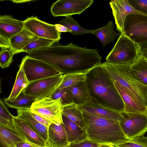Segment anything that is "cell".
I'll list each match as a JSON object with an SVG mask.
<instances>
[{
    "mask_svg": "<svg viewBox=\"0 0 147 147\" xmlns=\"http://www.w3.org/2000/svg\"><path fill=\"white\" fill-rule=\"evenodd\" d=\"M32 114L34 117L39 122L45 126L48 127L52 123L50 121L40 115L32 113Z\"/></svg>",
    "mask_w": 147,
    "mask_h": 147,
    "instance_id": "f35d334b",
    "label": "cell"
},
{
    "mask_svg": "<svg viewBox=\"0 0 147 147\" xmlns=\"http://www.w3.org/2000/svg\"><path fill=\"white\" fill-rule=\"evenodd\" d=\"M0 47H6L11 48L9 40L0 36Z\"/></svg>",
    "mask_w": 147,
    "mask_h": 147,
    "instance_id": "b9f144b4",
    "label": "cell"
},
{
    "mask_svg": "<svg viewBox=\"0 0 147 147\" xmlns=\"http://www.w3.org/2000/svg\"><path fill=\"white\" fill-rule=\"evenodd\" d=\"M48 144L50 147H62L70 144L63 122L52 123L49 126Z\"/></svg>",
    "mask_w": 147,
    "mask_h": 147,
    "instance_id": "e0dca14e",
    "label": "cell"
},
{
    "mask_svg": "<svg viewBox=\"0 0 147 147\" xmlns=\"http://www.w3.org/2000/svg\"><path fill=\"white\" fill-rule=\"evenodd\" d=\"M0 116L5 119L10 120H13V117L1 99H0Z\"/></svg>",
    "mask_w": 147,
    "mask_h": 147,
    "instance_id": "8d00e7d4",
    "label": "cell"
},
{
    "mask_svg": "<svg viewBox=\"0 0 147 147\" xmlns=\"http://www.w3.org/2000/svg\"><path fill=\"white\" fill-rule=\"evenodd\" d=\"M51 97L54 99L61 98L64 107L69 104H73L68 88H57Z\"/></svg>",
    "mask_w": 147,
    "mask_h": 147,
    "instance_id": "d6a6232c",
    "label": "cell"
},
{
    "mask_svg": "<svg viewBox=\"0 0 147 147\" xmlns=\"http://www.w3.org/2000/svg\"><path fill=\"white\" fill-rule=\"evenodd\" d=\"M86 81L90 102L119 112L124 111L123 101L101 65L87 72Z\"/></svg>",
    "mask_w": 147,
    "mask_h": 147,
    "instance_id": "7a4b0ae2",
    "label": "cell"
},
{
    "mask_svg": "<svg viewBox=\"0 0 147 147\" xmlns=\"http://www.w3.org/2000/svg\"><path fill=\"white\" fill-rule=\"evenodd\" d=\"M28 53L52 65L63 75L87 72L102 64V57L97 49L80 47L72 42L63 45L56 41L49 46Z\"/></svg>",
    "mask_w": 147,
    "mask_h": 147,
    "instance_id": "6da1fadb",
    "label": "cell"
},
{
    "mask_svg": "<svg viewBox=\"0 0 147 147\" xmlns=\"http://www.w3.org/2000/svg\"><path fill=\"white\" fill-rule=\"evenodd\" d=\"M20 66L29 82L62 74L52 65L28 55L22 58Z\"/></svg>",
    "mask_w": 147,
    "mask_h": 147,
    "instance_id": "8992f818",
    "label": "cell"
},
{
    "mask_svg": "<svg viewBox=\"0 0 147 147\" xmlns=\"http://www.w3.org/2000/svg\"><path fill=\"white\" fill-rule=\"evenodd\" d=\"M13 121L15 130L27 142L35 147H49L46 143L26 122L13 116Z\"/></svg>",
    "mask_w": 147,
    "mask_h": 147,
    "instance_id": "9a60e30c",
    "label": "cell"
},
{
    "mask_svg": "<svg viewBox=\"0 0 147 147\" xmlns=\"http://www.w3.org/2000/svg\"><path fill=\"white\" fill-rule=\"evenodd\" d=\"M86 73H76L63 75L61 84L58 88H67L82 82L86 81Z\"/></svg>",
    "mask_w": 147,
    "mask_h": 147,
    "instance_id": "f546056e",
    "label": "cell"
},
{
    "mask_svg": "<svg viewBox=\"0 0 147 147\" xmlns=\"http://www.w3.org/2000/svg\"><path fill=\"white\" fill-rule=\"evenodd\" d=\"M93 2V0H59L53 4L50 11L54 17L79 15Z\"/></svg>",
    "mask_w": 147,
    "mask_h": 147,
    "instance_id": "8fae6325",
    "label": "cell"
},
{
    "mask_svg": "<svg viewBox=\"0 0 147 147\" xmlns=\"http://www.w3.org/2000/svg\"><path fill=\"white\" fill-rule=\"evenodd\" d=\"M130 64H118L106 61L102 64L113 81L128 89L147 106V86L139 81L130 70Z\"/></svg>",
    "mask_w": 147,
    "mask_h": 147,
    "instance_id": "277c9868",
    "label": "cell"
},
{
    "mask_svg": "<svg viewBox=\"0 0 147 147\" xmlns=\"http://www.w3.org/2000/svg\"><path fill=\"white\" fill-rule=\"evenodd\" d=\"M4 102L10 108L17 109H30L32 103L36 100L33 96L24 94L22 92L14 100H11L4 99Z\"/></svg>",
    "mask_w": 147,
    "mask_h": 147,
    "instance_id": "83f0119b",
    "label": "cell"
},
{
    "mask_svg": "<svg viewBox=\"0 0 147 147\" xmlns=\"http://www.w3.org/2000/svg\"><path fill=\"white\" fill-rule=\"evenodd\" d=\"M98 147H115L114 145L109 144H102Z\"/></svg>",
    "mask_w": 147,
    "mask_h": 147,
    "instance_id": "ee69618b",
    "label": "cell"
},
{
    "mask_svg": "<svg viewBox=\"0 0 147 147\" xmlns=\"http://www.w3.org/2000/svg\"><path fill=\"white\" fill-rule=\"evenodd\" d=\"M55 41H56L54 40L40 37L26 45L22 49L21 52L28 53L35 50L46 47L51 45Z\"/></svg>",
    "mask_w": 147,
    "mask_h": 147,
    "instance_id": "4dcf8cb0",
    "label": "cell"
},
{
    "mask_svg": "<svg viewBox=\"0 0 147 147\" xmlns=\"http://www.w3.org/2000/svg\"><path fill=\"white\" fill-rule=\"evenodd\" d=\"M139 54L147 59V42L137 44Z\"/></svg>",
    "mask_w": 147,
    "mask_h": 147,
    "instance_id": "74e56055",
    "label": "cell"
},
{
    "mask_svg": "<svg viewBox=\"0 0 147 147\" xmlns=\"http://www.w3.org/2000/svg\"><path fill=\"white\" fill-rule=\"evenodd\" d=\"M139 55L137 44L122 33L106 60L110 63L131 64L136 62Z\"/></svg>",
    "mask_w": 147,
    "mask_h": 147,
    "instance_id": "5b68a950",
    "label": "cell"
},
{
    "mask_svg": "<svg viewBox=\"0 0 147 147\" xmlns=\"http://www.w3.org/2000/svg\"><path fill=\"white\" fill-rule=\"evenodd\" d=\"M114 146L115 147H147V137L143 136Z\"/></svg>",
    "mask_w": 147,
    "mask_h": 147,
    "instance_id": "836d02e7",
    "label": "cell"
},
{
    "mask_svg": "<svg viewBox=\"0 0 147 147\" xmlns=\"http://www.w3.org/2000/svg\"><path fill=\"white\" fill-rule=\"evenodd\" d=\"M123 34L136 44L147 42V16L139 14L127 16Z\"/></svg>",
    "mask_w": 147,
    "mask_h": 147,
    "instance_id": "30bf717a",
    "label": "cell"
},
{
    "mask_svg": "<svg viewBox=\"0 0 147 147\" xmlns=\"http://www.w3.org/2000/svg\"><path fill=\"white\" fill-rule=\"evenodd\" d=\"M54 25L56 30L59 32H69L70 33L71 32V31L69 29L63 25L57 24Z\"/></svg>",
    "mask_w": 147,
    "mask_h": 147,
    "instance_id": "60d3db41",
    "label": "cell"
},
{
    "mask_svg": "<svg viewBox=\"0 0 147 147\" xmlns=\"http://www.w3.org/2000/svg\"><path fill=\"white\" fill-rule=\"evenodd\" d=\"M145 59L146 60V61H147V59Z\"/></svg>",
    "mask_w": 147,
    "mask_h": 147,
    "instance_id": "bcb514c9",
    "label": "cell"
},
{
    "mask_svg": "<svg viewBox=\"0 0 147 147\" xmlns=\"http://www.w3.org/2000/svg\"><path fill=\"white\" fill-rule=\"evenodd\" d=\"M23 21L24 27L39 38L57 41L61 38V33L57 31L54 25L43 22L38 17L32 16Z\"/></svg>",
    "mask_w": 147,
    "mask_h": 147,
    "instance_id": "7c38bea8",
    "label": "cell"
},
{
    "mask_svg": "<svg viewBox=\"0 0 147 147\" xmlns=\"http://www.w3.org/2000/svg\"><path fill=\"white\" fill-rule=\"evenodd\" d=\"M113 82L123 101L124 112L147 114V106L134 94L117 82Z\"/></svg>",
    "mask_w": 147,
    "mask_h": 147,
    "instance_id": "5bb4252c",
    "label": "cell"
},
{
    "mask_svg": "<svg viewBox=\"0 0 147 147\" xmlns=\"http://www.w3.org/2000/svg\"><path fill=\"white\" fill-rule=\"evenodd\" d=\"M0 123L10 128L15 129L13 120L6 119L0 116Z\"/></svg>",
    "mask_w": 147,
    "mask_h": 147,
    "instance_id": "ab89813d",
    "label": "cell"
},
{
    "mask_svg": "<svg viewBox=\"0 0 147 147\" xmlns=\"http://www.w3.org/2000/svg\"><path fill=\"white\" fill-rule=\"evenodd\" d=\"M39 38L24 27L20 32L9 40L10 47L15 54L21 52L26 45Z\"/></svg>",
    "mask_w": 147,
    "mask_h": 147,
    "instance_id": "44dd1931",
    "label": "cell"
},
{
    "mask_svg": "<svg viewBox=\"0 0 147 147\" xmlns=\"http://www.w3.org/2000/svg\"><path fill=\"white\" fill-rule=\"evenodd\" d=\"M128 1L133 8L147 16V0H128Z\"/></svg>",
    "mask_w": 147,
    "mask_h": 147,
    "instance_id": "e575fe53",
    "label": "cell"
},
{
    "mask_svg": "<svg viewBox=\"0 0 147 147\" xmlns=\"http://www.w3.org/2000/svg\"><path fill=\"white\" fill-rule=\"evenodd\" d=\"M62 147H70V145H69H69L66 146H63Z\"/></svg>",
    "mask_w": 147,
    "mask_h": 147,
    "instance_id": "f6af8a7d",
    "label": "cell"
},
{
    "mask_svg": "<svg viewBox=\"0 0 147 147\" xmlns=\"http://www.w3.org/2000/svg\"><path fill=\"white\" fill-rule=\"evenodd\" d=\"M70 96L74 104L82 105L91 101V98L86 81L68 88Z\"/></svg>",
    "mask_w": 147,
    "mask_h": 147,
    "instance_id": "7402d4cb",
    "label": "cell"
},
{
    "mask_svg": "<svg viewBox=\"0 0 147 147\" xmlns=\"http://www.w3.org/2000/svg\"><path fill=\"white\" fill-rule=\"evenodd\" d=\"M24 27L23 21L15 19L11 15L0 16V36L9 40Z\"/></svg>",
    "mask_w": 147,
    "mask_h": 147,
    "instance_id": "2e32d148",
    "label": "cell"
},
{
    "mask_svg": "<svg viewBox=\"0 0 147 147\" xmlns=\"http://www.w3.org/2000/svg\"><path fill=\"white\" fill-rule=\"evenodd\" d=\"M17 117L27 123L48 145V127L39 122L33 116L30 109H17Z\"/></svg>",
    "mask_w": 147,
    "mask_h": 147,
    "instance_id": "d6986e66",
    "label": "cell"
},
{
    "mask_svg": "<svg viewBox=\"0 0 147 147\" xmlns=\"http://www.w3.org/2000/svg\"><path fill=\"white\" fill-rule=\"evenodd\" d=\"M81 110H85L102 118L119 120L122 117L121 113L108 109L91 102L77 105Z\"/></svg>",
    "mask_w": 147,
    "mask_h": 147,
    "instance_id": "ac0fdd59",
    "label": "cell"
},
{
    "mask_svg": "<svg viewBox=\"0 0 147 147\" xmlns=\"http://www.w3.org/2000/svg\"><path fill=\"white\" fill-rule=\"evenodd\" d=\"M120 127L129 139L144 136L147 132V114L121 112Z\"/></svg>",
    "mask_w": 147,
    "mask_h": 147,
    "instance_id": "ba28073f",
    "label": "cell"
},
{
    "mask_svg": "<svg viewBox=\"0 0 147 147\" xmlns=\"http://www.w3.org/2000/svg\"><path fill=\"white\" fill-rule=\"evenodd\" d=\"M58 24L63 25L71 31L70 34L79 35L87 34H92L94 30H89L81 26L78 22L71 16L66 17L59 21Z\"/></svg>",
    "mask_w": 147,
    "mask_h": 147,
    "instance_id": "f1b7e54d",
    "label": "cell"
},
{
    "mask_svg": "<svg viewBox=\"0 0 147 147\" xmlns=\"http://www.w3.org/2000/svg\"><path fill=\"white\" fill-rule=\"evenodd\" d=\"M130 70L139 81L147 86V61L140 54L136 62L131 64Z\"/></svg>",
    "mask_w": 147,
    "mask_h": 147,
    "instance_id": "d4e9b609",
    "label": "cell"
},
{
    "mask_svg": "<svg viewBox=\"0 0 147 147\" xmlns=\"http://www.w3.org/2000/svg\"><path fill=\"white\" fill-rule=\"evenodd\" d=\"M26 142L15 129L0 123V147H16L17 143Z\"/></svg>",
    "mask_w": 147,
    "mask_h": 147,
    "instance_id": "603a6c76",
    "label": "cell"
},
{
    "mask_svg": "<svg viewBox=\"0 0 147 147\" xmlns=\"http://www.w3.org/2000/svg\"><path fill=\"white\" fill-rule=\"evenodd\" d=\"M62 119L69 144L78 142L88 138L86 130L64 115H62Z\"/></svg>",
    "mask_w": 147,
    "mask_h": 147,
    "instance_id": "ffe728a7",
    "label": "cell"
},
{
    "mask_svg": "<svg viewBox=\"0 0 147 147\" xmlns=\"http://www.w3.org/2000/svg\"><path fill=\"white\" fill-rule=\"evenodd\" d=\"M101 144L88 138L81 142L70 144V147H98Z\"/></svg>",
    "mask_w": 147,
    "mask_h": 147,
    "instance_id": "d590c367",
    "label": "cell"
},
{
    "mask_svg": "<svg viewBox=\"0 0 147 147\" xmlns=\"http://www.w3.org/2000/svg\"><path fill=\"white\" fill-rule=\"evenodd\" d=\"M16 147H35L26 142H23L17 143Z\"/></svg>",
    "mask_w": 147,
    "mask_h": 147,
    "instance_id": "7bdbcfd3",
    "label": "cell"
},
{
    "mask_svg": "<svg viewBox=\"0 0 147 147\" xmlns=\"http://www.w3.org/2000/svg\"><path fill=\"white\" fill-rule=\"evenodd\" d=\"M109 3L116 25L117 30L121 34L123 33L124 22L127 16L134 14L147 16L133 8L129 4L128 0H112Z\"/></svg>",
    "mask_w": 147,
    "mask_h": 147,
    "instance_id": "4fadbf2b",
    "label": "cell"
},
{
    "mask_svg": "<svg viewBox=\"0 0 147 147\" xmlns=\"http://www.w3.org/2000/svg\"><path fill=\"white\" fill-rule=\"evenodd\" d=\"M62 115L66 116L82 129L86 130L87 127L83 119L82 111L78 108L77 105L72 103L64 106Z\"/></svg>",
    "mask_w": 147,
    "mask_h": 147,
    "instance_id": "484cf974",
    "label": "cell"
},
{
    "mask_svg": "<svg viewBox=\"0 0 147 147\" xmlns=\"http://www.w3.org/2000/svg\"><path fill=\"white\" fill-rule=\"evenodd\" d=\"M63 78L61 74L29 82L22 92L35 97L36 100L51 96L61 84Z\"/></svg>",
    "mask_w": 147,
    "mask_h": 147,
    "instance_id": "9c48e42d",
    "label": "cell"
},
{
    "mask_svg": "<svg viewBox=\"0 0 147 147\" xmlns=\"http://www.w3.org/2000/svg\"><path fill=\"white\" fill-rule=\"evenodd\" d=\"M15 83L9 96L7 99L13 100L22 92L28 86L29 83L21 66H19Z\"/></svg>",
    "mask_w": 147,
    "mask_h": 147,
    "instance_id": "4316f807",
    "label": "cell"
},
{
    "mask_svg": "<svg viewBox=\"0 0 147 147\" xmlns=\"http://www.w3.org/2000/svg\"><path fill=\"white\" fill-rule=\"evenodd\" d=\"M63 107L61 98L54 99L49 96L36 100L32 103L30 109L32 113L57 124L63 123Z\"/></svg>",
    "mask_w": 147,
    "mask_h": 147,
    "instance_id": "52a82bcc",
    "label": "cell"
},
{
    "mask_svg": "<svg viewBox=\"0 0 147 147\" xmlns=\"http://www.w3.org/2000/svg\"><path fill=\"white\" fill-rule=\"evenodd\" d=\"M114 28L113 22L110 20L104 26L94 29L92 34L96 36L104 47L107 44L114 41L121 34V33H116Z\"/></svg>",
    "mask_w": 147,
    "mask_h": 147,
    "instance_id": "cb8c5ba5",
    "label": "cell"
},
{
    "mask_svg": "<svg viewBox=\"0 0 147 147\" xmlns=\"http://www.w3.org/2000/svg\"><path fill=\"white\" fill-rule=\"evenodd\" d=\"M82 111L88 139L101 144L113 145L130 140L123 132L119 120L102 118L85 110Z\"/></svg>",
    "mask_w": 147,
    "mask_h": 147,
    "instance_id": "3957f363",
    "label": "cell"
},
{
    "mask_svg": "<svg viewBox=\"0 0 147 147\" xmlns=\"http://www.w3.org/2000/svg\"><path fill=\"white\" fill-rule=\"evenodd\" d=\"M0 52V66L2 69L8 67L13 61V57L15 54L10 48L1 47Z\"/></svg>",
    "mask_w": 147,
    "mask_h": 147,
    "instance_id": "1f68e13d",
    "label": "cell"
}]
</instances>
